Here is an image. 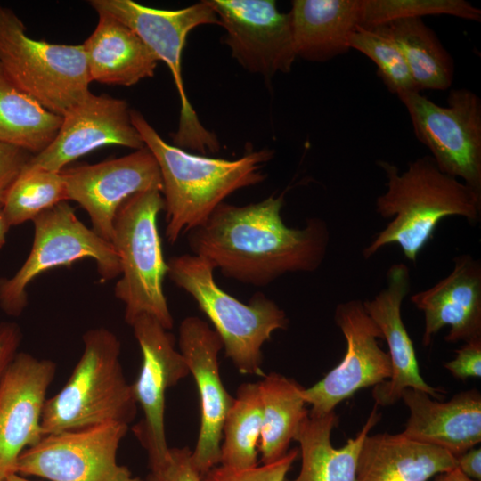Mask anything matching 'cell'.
Segmentation results:
<instances>
[{"mask_svg": "<svg viewBox=\"0 0 481 481\" xmlns=\"http://www.w3.org/2000/svg\"><path fill=\"white\" fill-rule=\"evenodd\" d=\"M283 205V195L246 206L221 203L189 232L192 254L224 276L254 286H265L287 273L315 271L328 249V225L313 217L303 228L288 227L281 216Z\"/></svg>", "mask_w": 481, "mask_h": 481, "instance_id": "6da1fadb", "label": "cell"}, {"mask_svg": "<svg viewBox=\"0 0 481 481\" xmlns=\"http://www.w3.org/2000/svg\"><path fill=\"white\" fill-rule=\"evenodd\" d=\"M130 116L159 167L170 243L203 224L232 192L263 182L261 168L273 156L268 149L233 160L192 154L165 142L139 111Z\"/></svg>", "mask_w": 481, "mask_h": 481, "instance_id": "7a4b0ae2", "label": "cell"}, {"mask_svg": "<svg viewBox=\"0 0 481 481\" xmlns=\"http://www.w3.org/2000/svg\"><path fill=\"white\" fill-rule=\"evenodd\" d=\"M377 165L387 182V191L376 199V212L391 221L363 249L365 258L397 244L407 259L416 262L442 219L457 216L471 224L480 220L481 195L442 172L430 155L411 161L404 172L386 160Z\"/></svg>", "mask_w": 481, "mask_h": 481, "instance_id": "3957f363", "label": "cell"}, {"mask_svg": "<svg viewBox=\"0 0 481 481\" xmlns=\"http://www.w3.org/2000/svg\"><path fill=\"white\" fill-rule=\"evenodd\" d=\"M84 351L69 379L46 399L41 419L44 435L109 422L129 425L137 412L131 384L120 363V341L99 327L83 335Z\"/></svg>", "mask_w": 481, "mask_h": 481, "instance_id": "277c9868", "label": "cell"}, {"mask_svg": "<svg viewBox=\"0 0 481 481\" xmlns=\"http://www.w3.org/2000/svg\"><path fill=\"white\" fill-rule=\"evenodd\" d=\"M167 274L185 290L207 315L220 337L226 357L240 373L265 376L261 348L277 330L286 329L285 312L263 293L244 304L217 286L215 268L204 257L183 254L171 257Z\"/></svg>", "mask_w": 481, "mask_h": 481, "instance_id": "5b68a950", "label": "cell"}, {"mask_svg": "<svg viewBox=\"0 0 481 481\" xmlns=\"http://www.w3.org/2000/svg\"><path fill=\"white\" fill-rule=\"evenodd\" d=\"M164 208L158 190L132 195L115 215L110 242L120 263L121 277L114 293L125 305V321L131 325L138 316L148 314L168 330L173 317L163 291L167 265L157 226L158 214Z\"/></svg>", "mask_w": 481, "mask_h": 481, "instance_id": "8992f818", "label": "cell"}, {"mask_svg": "<svg viewBox=\"0 0 481 481\" xmlns=\"http://www.w3.org/2000/svg\"><path fill=\"white\" fill-rule=\"evenodd\" d=\"M0 65L20 89L61 117L90 93L92 81L82 45L31 38L14 12L2 5Z\"/></svg>", "mask_w": 481, "mask_h": 481, "instance_id": "52a82bcc", "label": "cell"}, {"mask_svg": "<svg viewBox=\"0 0 481 481\" xmlns=\"http://www.w3.org/2000/svg\"><path fill=\"white\" fill-rule=\"evenodd\" d=\"M96 11L108 12L130 28L172 73L180 101L174 145L199 153L216 152L220 144L216 135L206 129L187 98L182 77L181 56L187 35L201 25H220L207 0L178 10H162L142 5L132 0H92Z\"/></svg>", "mask_w": 481, "mask_h": 481, "instance_id": "ba28073f", "label": "cell"}, {"mask_svg": "<svg viewBox=\"0 0 481 481\" xmlns=\"http://www.w3.org/2000/svg\"><path fill=\"white\" fill-rule=\"evenodd\" d=\"M34 240L27 259L11 278H0V308L10 316L20 315L28 305V285L42 273L92 258L102 281L120 275L118 257L111 242L85 225L65 200L33 220Z\"/></svg>", "mask_w": 481, "mask_h": 481, "instance_id": "9c48e42d", "label": "cell"}, {"mask_svg": "<svg viewBox=\"0 0 481 481\" xmlns=\"http://www.w3.org/2000/svg\"><path fill=\"white\" fill-rule=\"evenodd\" d=\"M413 133L437 167L481 195V101L467 88L452 89L447 106L420 92L400 94Z\"/></svg>", "mask_w": 481, "mask_h": 481, "instance_id": "30bf717a", "label": "cell"}, {"mask_svg": "<svg viewBox=\"0 0 481 481\" xmlns=\"http://www.w3.org/2000/svg\"><path fill=\"white\" fill-rule=\"evenodd\" d=\"M128 425L109 422L45 435L20 455L16 473L50 481H143L117 461Z\"/></svg>", "mask_w": 481, "mask_h": 481, "instance_id": "8fae6325", "label": "cell"}, {"mask_svg": "<svg viewBox=\"0 0 481 481\" xmlns=\"http://www.w3.org/2000/svg\"><path fill=\"white\" fill-rule=\"evenodd\" d=\"M334 320L345 337L346 350L335 368L314 386L303 389L304 400L312 405V414L333 412L359 389L375 387L391 376L388 353L378 342L382 338L381 331L366 313L363 301L338 304Z\"/></svg>", "mask_w": 481, "mask_h": 481, "instance_id": "7c38bea8", "label": "cell"}, {"mask_svg": "<svg viewBox=\"0 0 481 481\" xmlns=\"http://www.w3.org/2000/svg\"><path fill=\"white\" fill-rule=\"evenodd\" d=\"M224 29V43L248 71L270 80L297 59L289 13L272 0H207Z\"/></svg>", "mask_w": 481, "mask_h": 481, "instance_id": "4fadbf2b", "label": "cell"}, {"mask_svg": "<svg viewBox=\"0 0 481 481\" xmlns=\"http://www.w3.org/2000/svg\"><path fill=\"white\" fill-rule=\"evenodd\" d=\"M67 200L77 202L88 214L93 231L110 242L115 215L132 195L158 190L162 179L158 163L146 148L93 165L61 170Z\"/></svg>", "mask_w": 481, "mask_h": 481, "instance_id": "5bb4252c", "label": "cell"}, {"mask_svg": "<svg viewBox=\"0 0 481 481\" xmlns=\"http://www.w3.org/2000/svg\"><path fill=\"white\" fill-rule=\"evenodd\" d=\"M130 326L143 356L139 375L131 387L143 419L133 431L151 463L162 459L169 448L164 423L166 391L190 371L183 356L175 348L174 336L156 319L142 314Z\"/></svg>", "mask_w": 481, "mask_h": 481, "instance_id": "9a60e30c", "label": "cell"}, {"mask_svg": "<svg viewBox=\"0 0 481 481\" xmlns=\"http://www.w3.org/2000/svg\"><path fill=\"white\" fill-rule=\"evenodd\" d=\"M126 101L91 92L62 115L53 142L33 154L24 168L60 172L71 161L105 145L134 150L145 147L132 124Z\"/></svg>", "mask_w": 481, "mask_h": 481, "instance_id": "2e32d148", "label": "cell"}, {"mask_svg": "<svg viewBox=\"0 0 481 481\" xmlns=\"http://www.w3.org/2000/svg\"><path fill=\"white\" fill-rule=\"evenodd\" d=\"M56 364L18 352L0 384V481L16 473L21 452L45 436L41 427L46 392Z\"/></svg>", "mask_w": 481, "mask_h": 481, "instance_id": "e0dca14e", "label": "cell"}, {"mask_svg": "<svg viewBox=\"0 0 481 481\" xmlns=\"http://www.w3.org/2000/svg\"><path fill=\"white\" fill-rule=\"evenodd\" d=\"M179 347L200 395V427L192 461L203 476L219 465L223 424L234 398L220 377L218 353L223 343L215 330L199 317H186L179 327Z\"/></svg>", "mask_w": 481, "mask_h": 481, "instance_id": "ac0fdd59", "label": "cell"}, {"mask_svg": "<svg viewBox=\"0 0 481 481\" xmlns=\"http://www.w3.org/2000/svg\"><path fill=\"white\" fill-rule=\"evenodd\" d=\"M409 290V269L404 263H397L387 270V287L372 299L363 302L387 341L391 363L390 378L373 388L372 397L377 406L395 404L406 388L420 390L436 399L445 393L443 388L429 386L420 373L413 343L401 315L402 303Z\"/></svg>", "mask_w": 481, "mask_h": 481, "instance_id": "d6986e66", "label": "cell"}, {"mask_svg": "<svg viewBox=\"0 0 481 481\" xmlns=\"http://www.w3.org/2000/svg\"><path fill=\"white\" fill-rule=\"evenodd\" d=\"M424 314V346L444 327L450 326L444 339L449 343L481 338V265L469 254L453 260L452 272L433 287L411 297Z\"/></svg>", "mask_w": 481, "mask_h": 481, "instance_id": "ffe728a7", "label": "cell"}, {"mask_svg": "<svg viewBox=\"0 0 481 481\" xmlns=\"http://www.w3.org/2000/svg\"><path fill=\"white\" fill-rule=\"evenodd\" d=\"M420 390L406 388L402 398L410 411L404 436L436 445L455 457L481 441V395L477 389L438 402Z\"/></svg>", "mask_w": 481, "mask_h": 481, "instance_id": "44dd1931", "label": "cell"}, {"mask_svg": "<svg viewBox=\"0 0 481 481\" xmlns=\"http://www.w3.org/2000/svg\"><path fill=\"white\" fill-rule=\"evenodd\" d=\"M457 467L450 452L400 434L367 436L357 462V481H428Z\"/></svg>", "mask_w": 481, "mask_h": 481, "instance_id": "7402d4cb", "label": "cell"}, {"mask_svg": "<svg viewBox=\"0 0 481 481\" xmlns=\"http://www.w3.org/2000/svg\"><path fill=\"white\" fill-rule=\"evenodd\" d=\"M98 23L82 44L91 81L133 86L154 76L157 56L126 25L98 11Z\"/></svg>", "mask_w": 481, "mask_h": 481, "instance_id": "603a6c76", "label": "cell"}, {"mask_svg": "<svg viewBox=\"0 0 481 481\" xmlns=\"http://www.w3.org/2000/svg\"><path fill=\"white\" fill-rule=\"evenodd\" d=\"M289 13L297 58L325 62L350 50L362 0H294Z\"/></svg>", "mask_w": 481, "mask_h": 481, "instance_id": "cb8c5ba5", "label": "cell"}, {"mask_svg": "<svg viewBox=\"0 0 481 481\" xmlns=\"http://www.w3.org/2000/svg\"><path fill=\"white\" fill-rule=\"evenodd\" d=\"M380 418L375 404L357 436L335 448L330 441L331 431L338 421L335 411L322 415L308 412L294 436L299 444L300 471L294 479L285 481H357L362 444Z\"/></svg>", "mask_w": 481, "mask_h": 481, "instance_id": "d4e9b609", "label": "cell"}, {"mask_svg": "<svg viewBox=\"0 0 481 481\" xmlns=\"http://www.w3.org/2000/svg\"><path fill=\"white\" fill-rule=\"evenodd\" d=\"M371 29L388 37L396 45L419 92L444 91L452 86L453 60L422 18L396 20Z\"/></svg>", "mask_w": 481, "mask_h": 481, "instance_id": "484cf974", "label": "cell"}, {"mask_svg": "<svg viewBox=\"0 0 481 481\" xmlns=\"http://www.w3.org/2000/svg\"><path fill=\"white\" fill-rule=\"evenodd\" d=\"M263 408L258 444L262 463L277 461L287 453L297 430L308 414L302 392L296 380L272 372L258 382Z\"/></svg>", "mask_w": 481, "mask_h": 481, "instance_id": "4316f807", "label": "cell"}, {"mask_svg": "<svg viewBox=\"0 0 481 481\" xmlns=\"http://www.w3.org/2000/svg\"><path fill=\"white\" fill-rule=\"evenodd\" d=\"M61 122V116L20 89L0 65V142L37 154L53 142Z\"/></svg>", "mask_w": 481, "mask_h": 481, "instance_id": "83f0119b", "label": "cell"}, {"mask_svg": "<svg viewBox=\"0 0 481 481\" xmlns=\"http://www.w3.org/2000/svg\"><path fill=\"white\" fill-rule=\"evenodd\" d=\"M262 418L258 382L242 383L224 420L219 465L234 469L258 465Z\"/></svg>", "mask_w": 481, "mask_h": 481, "instance_id": "f1b7e54d", "label": "cell"}, {"mask_svg": "<svg viewBox=\"0 0 481 481\" xmlns=\"http://www.w3.org/2000/svg\"><path fill=\"white\" fill-rule=\"evenodd\" d=\"M65 200L66 182L61 171L23 167L8 191L2 210L12 227L32 221L41 212Z\"/></svg>", "mask_w": 481, "mask_h": 481, "instance_id": "f546056e", "label": "cell"}, {"mask_svg": "<svg viewBox=\"0 0 481 481\" xmlns=\"http://www.w3.org/2000/svg\"><path fill=\"white\" fill-rule=\"evenodd\" d=\"M441 14L481 20V10L465 0H362L360 28L371 29L396 20Z\"/></svg>", "mask_w": 481, "mask_h": 481, "instance_id": "4dcf8cb0", "label": "cell"}, {"mask_svg": "<svg viewBox=\"0 0 481 481\" xmlns=\"http://www.w3.org/2000/svg\"><path fill=\"white\" fill-rule=\"evenodd\" d=\"M349 46L375 63L378 75L391 93L399 96L419 92L403 54L388 37L376 29L358 28L350 37Z\"/></svg>", "mask_w": 481, "mask_h": 481, "instance_id": "1f68e13d", "label": "cell"}, {"mask_svg": "<svg viewBox=\"0 0 481 481\" xmlns=\"http://www.w3.org/2000/svg\"><path fill=\"white\" fill-rule=\"evenodd\" d=\"M298 453V449H293L277 461L246 469L216 465L202 476V481H285Z\"/></svg>", "mask_w": 481, "mask_h": 481, "instance_id": "d6a6232c", "label": "cell"}, {"mask_svg": "<svg viewBox=\"0 0 481 481\" xmlns=\"http://www.w3.org/2000/svg\"><path fill=\"white\" fill-rule=\"evenodd\" d=\"M149 467L145 481H202L192 451L186 446L168 448L162 459L149 463Z\"/></svg>", "mask_w": 481, "mask_h": 481, "instance_id": "836d02e7", "label": "cell"}, {"mask_svg": "<svg viewBox=\"0 0 481 481\" xmlns=\"http://www.w3.org/2000/svg\"><path fill=\"white\" fill-rule=\"evenodd\" d=\"M32 155L20 147L0 142V207Z\"/></svg>", "mask_w": 481, "mask_h": 481, "instance_id": "e575fe53", "label": "cell"}, {"mask_svg": "<svg viewBox=\"0 0 481 481\" xmlns=\"http://www.w3.org/2000/svg\"><path fill=\"white\" fill-rule=\"evenodd\" d=\"M444 367L455 378L465 380L481 376V338L466 342L456 350V357L444 363Z\"/></svg>", "mask_w": 481, "mask_h": 481, "instance_id": "d590c367", "label": "cell"}, {"mask_svg": "<svg viewBox=\"0 0 481 481\" xmlns=\"http://www.w3.org/2000/svg\"><path fill=\"white\" fill-rule=\"evenodd\" d=\"M22 338L20 326L12 322L0 323V384L10 363L18 353Z\"/></svg>", "mask_w": 481, "mask_h": 481, "instance_id": "8d00e7d4", "label": "cell"}, {"mask_svg": "<svg viewBox=\"0 0 481 481\" xmlns=\"http://www.w3.org/2000/svg\"><path fill=\"white\" fill-rule=\"evenodd\" d=\"M457 467L469 478L481 480V449L472 447L456 457Z\"/></svg>", "mask_w": 481, "mask_h": 481, "instance_id": "74e56055", "label": "cell"}, {"mask_svg": "<svg viewBox=\"0 0 481 481\" xmlns=\"http://www.w3.org/2000/svg\"><path fill=\"white\" fill-rule=\"evenodd\" d=\"M435 481H475L465 476L458 467L440 474Z\"/></svg>", "mask_w": 481, "mask_h": 481, "instance_id": "f35d334b", "label": "cell"}, {"mask_svg": "<svg viewBox=\"0 0 481 481\" xmlns=\"http://www.w3.org/2000/svg\"><path fill=\"white\" fill-rule=\"evenodd\" d=\"M10 229V225L8 224L3 210L2 207H0V249L4 245L6 240V234L8 232V230Z\"/></svg>", "mask_w": 481, "mask_h": 481, "instance_id": "ab89813d", "label": "cell"}, {"mask_svg": "<svg viewBox=\"0 0 481 481\" xmlns=\"http://www.w3.org/2000/svg\"><path fill=\"white\" fill-rule=\"evenodd\" d=\"M4 481H33V480L28 479L18 473H13V474L9 475L4 479Z\"/></svg>", "mask_w": 481, "mask_h": 481, "instance_id": "60d3db41", "label": "cell"}]
</instances>
